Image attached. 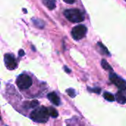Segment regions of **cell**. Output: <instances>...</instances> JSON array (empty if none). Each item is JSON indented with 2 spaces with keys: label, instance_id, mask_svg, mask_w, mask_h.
Here are the masks:
<instances>
[{
  "label": "cell",
  "instance_id": "cell-1",
  "mask_svg": "<svg viewBox=\"0 0 126 126\" xmlns=\"http://www.w3.org/2000/svg\"><path fill=\"white\" fill-rule=\"evenodd\" d=\"M49 111L48 109L42 106L38 109H35L34 111H32L30 114V118L37 123H44L48 121L49 120Z\"/></svg>",
  "mask_w": 126,
  "mask_h": 126
},
{
  "label": "cell",
  "instance_id": "cell-2",
  "mask_svg": "<svg viewBox=\"0 0 126 126\" xmlns=\"http://www.w3.org/2000/svg\"><path fill=\"white\" fill-rule=\"evenodd\" d=\"M65 17L71 22L80 23L84 20L83 13L78 9H68L63 13Z\"/></svg>",
  "mask_w": 126,
  "mask_h": 126
},
{
  "label": "cell",
  "instance_id": "cell-3",
  "mask_svg": "<svg viewBox=\"0 0 126 126\" xmlns=\"http://www.w3.org/2000/svg\"><path fill=\"white\" fill-rule=\"evenodd\" d=\"M32 83L31 78L26 74L20 75L16 79V85L20 89H27L32 86Z\"/></svg>",
  "mask_w": 126,
  "mask_h": 126
},
{
  "label": "cell",
  "instance_id": "cell-4",
  "mask_svg": "<svg viewBox=\"0 0 126 126\" xmlns=\"http://www.w3.org/2000/svg\"><path fill=\"white\" fill-rule=\"evenodd\" d=\"M109 79L111 83H113L120 90L126 91V81L122 78L119 77L116 73L111 72L109 75Z\"/></svg>",
  "mask_w": 126,
  "mask_h": 126
},
{
  "label": "cell",
  "instance_id": "cell-5",
  "mask_svg": "<svg viewBox=\"0 0 126 126\" xmlns=\"http://www.w3.org/2000/svg\"><path fill=\"white\" fill-rule=\"evenodd\" d=\"M87 32V28L82 24L75 27L72 30V36L75 40L82 39Z\"/></svg>",
  "mask_w": 126,
  "mask_h": 126
},
{
  "label": "cell",
  "instance_id": "cell-6",
  "mask_svg": "<svg viewBox=\"0 0 126 126\" xmlns=\"http://www.w3.org/2000/svg\"><path fill=\"white\" fill-rule=\"evenodd\" d=\"M4 63L6 67L10 70L15 69L17 66V63L15 58L10 54H6L4 55Z\"/></svg>",
  "mask_w": 126,
  "mask_h": 126
},
{
  "label": "cell",
  "instance_id": "cell-7",
  "mask_svg": "<svg viewBox=\"0 0 126 126\" xmlns=\"http://www.w3.org/2000/svg\"><path fill=\"white\" fill-rule=\"evenodd\" d=\"M115 99L120 104L126 103V92L122 90L117 92V93L115 95Z\"/></svg>",
  "mask_w": 126,
  "mask_h": 126
},
{
  "label": "cell",
  "instance_id": "cell-8",
  "mask_svg": "<svg viewBox=\"0 0 126 126\" xmlns=\"http://www.w3.org/2000/svg\"><path fill=\"white\" fill-rule=\"evenodd\" d=\"M47 97L49 99V100L53 103L54 105L55 106H59L60 105V103H61V100H60V98L58 97V96L55 93V92H51L49 93L48 95H47Z\"/></svg>",
  "mask_w": 126,
  "mask_h": 126
},
{
  "label": "cell",
  "instance_id": "cell-9",
  "mask_svg": "<svg viewBox=\"0 0 126 126\" xmlns=\"http://www.w3.org/2000/svg\"><path fill=\"white\" fill-rule=\"evenodd\" d=\"M43 3L49 10H53L55 8V0H43Z\"/></svg>",
  "mask_w": 126,
  "mask_h": 126
},
{
  "label": "cell",
  "instance_id": "cell-10",
  "mask_svg": "<svg viewBox=\"0 0 126 126\" xmlns=\"http://www.w3.org/2000/svg\"><path fill=\"white\" fill-rule=\"evenodd\" d=\"M101 66H102V67H103L105 70L113 72V69H112V67L109 64V63H108L105 59H103V60L101 61Z\"/></svg>",
  "mask_w": 126,
  "mask_h": 126
},
{
  "label": "cell",
  "instance_id": "cell-11",
  "mask_svg": "<svg viewBox=\"0 0 126 126\" xmlns=\"http://www.w3.org/2000/svg\"><path fill=\"white\" fill-rule=\"evenodd\" d=\"M32 21H33V24L35 27H37L39 29H43L44 27V22L40 19H32Z\"/></svg>",
  "mask_w": 126,
  "mask_h": 126
},
{
  "label": "cell",
  "instance_id": "cell-12",
  "mask_svg": "<svg viewBox=\"0 0 126 126\" xmlns=\"http://www.w3.org/2000/svg\"><path fill=\"white\" fill-rule=\"evenodd\" d=\"M103 97L106 100L110 101V102H113L115 100V97L111 93H109V92H104Z\"/></svg>",
  "mask_w": 126,
  "mask_h": 126
},
{
  "label": "cell",
  "instance_id": "cell-13",
  "mask_svg": "<svg viewBox=\"0 0 126 126\" xmlns=\"http://www.w3.org/2000/svg\"><path fill=\"white\" fill-rule=\"evenodd\" d=\"M48 111H49V116H51V117H53V118H56V117L58 116V111H57L55 109H53V108H52V107L49 108Z\"/></svg>",
  "mask_w": 126,
  "mask_h": 126
},
{
  "label": "cell",
  "instance_id": "cell-14",
  "mask_svg": "<svg viewBox=\"0 0 126 126\" xmlns=\"http://www.w3.org/2000/svg\"><path fill=\"white\" fill-rule=\"evenodd\" d=\"M97 44H98V46L100 47V49H101V50H102V52L104 53V54H106V55H110V53H109V50H108V49L102 44V43H100V42H98L97 43Z\"/></svg>",
  "mask_w": 126,
  "mask_h": 126
},
{
  "label": "cell",
  "instance_id": "cell-15",
  "mask_svg": "<svg viewBox=\"0 0 126 126\" xmlns=\"http://www.w3.org/2000/svg\"><path fill=\"white\" fill-rule=\"evenodd\" d=\"M66 93L68 94V95L71 97H75L76 96V92L75 91V89H66Z\"/></svg>",
  "mask_w": 126,
  "mask_h": 126
},
{
  "label": "cell",
  "instance_id": "cell-16",
  "mask_svg": "<svg viewBox=\"0 0 126 126\" xmlns=\"http://www.w3.org/2000/svg\"><path fill=\"white\" fill-rule=\"evenodd\" d=\"M88 90L90 92H93V93H96V94H100L101 92V89L99 87H96V88H90L88 87Z\"/></svg>",
  "mask_w": 126,
  "mask_h": 126
},
{
  "label": "cell",
  "instance_id": "cell-17",
  "mask_svg": "<svg viewBox=\"0 0 126 126\" xmlns=\"http://www.w3.org/2000/svg\"><path fill=\"white\" fill-rule=\"evenodd\" d=\"M38 102L37 101V100H33V101H32V102H30V105H29V106L30 107V108H35L36 106H38Z\"/></svg>",
  "mask_w": 126,
  "mask_h": 126
},
{
  "label": "cell",
  "instance_id": "cell-18",
  "mask_svg": "<svg viewBox=\"0 0 126 126\" xmlns=\"http://www.w3.org/2000/svg\"><path fill=\"white\" fill-rule=\"evenodd\" d=\"M67 4H73L75 2V0H63Z\"/></svg>",
  "mask_w": 126,
  "mask_h": 126
},
{
  "label": "cell",
  "instance_id": "cell-19",
  "mask_svg": "<svg viewBox=\"0 0 126 126\" xmlns=\"http://www.w3.org/2000/svg\"><path fill=\"white\" fill-rule=\"evenodd\" d=\"M18 54H19V55H20V56H23V55H24V50H22V49L19 50Z\"/></svg>",
  "mask_w": 126,
  "mask_h": 126
},
{
  "label": "cell",
  "instance_id": "cell-20",
  "mask_svg": "<svg viewBox=\"0 0 126 126\" xmlns=\"http://www.w3.org/2000/svg\"><path fill=\"white\" fill-rule=\"evenodd\" d=\"M64 70H65L67 73H70V72H71V70H70L69 69H68L66 66H64Z\"/></svg>",
  "mask_w": 126,
  "mask_h": 126
},
{
  "label": "cell",
  "instance_id": "cell-21",
  "mask_svg": "<svg viewBox=\"0 0 126 126\" xmlns=\"http://www.w3.org/2000/svg\"><path fill=\"white\" fill-rule=\"evenodd\" d=\"M0 120H1V116H0Z\"/></svg>",
  "mask_w": 126,
  "mask_h": 126
},
{
  "label": "cell",
  "instance_id": "cell-22",
  "mask_svg": "<svg viewBox=\"0 0 126 126\" xmlns=\"http://www.w3.org/2000/svg\"><path fill=\"white\" fill-rule=\"evenodd\" d=\"M125 1H126V0H125Z\"/></svg>",
  "mask_w": 126,
  "mask_h": 126
}]
</instances>
